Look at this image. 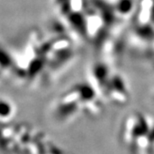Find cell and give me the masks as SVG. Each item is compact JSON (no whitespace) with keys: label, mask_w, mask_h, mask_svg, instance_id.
<instances>
[{"label":"cell","mask_w":154,"mask_h":154,"mask_svg":"<svg viewBox=\"0 0 154 154\" xmlns=\"http://www.w3.org/2000/svg\"><path fill=\"white\" fill-rule=\"evenodd\" d=\"M153 119L140 111H134L125 116L122 122L120 139L130 153H153Z\"/></svg>","instance_id":"obj_2"},{"label":"cell","mask_w":154,"mask_h":154,"mask_svg":"<svg viewBox=\"0 0 154 154\" xmlns=\"http://www.w3.org/2000/svg\"><path fill=\"white\" fill-rule=\"evenodd\" d=\"M103 97L87 82H78L68 88L58 97L54 105V116L58 121L66 122L79 114L99 115L103 110Z\"/></svg>","instance_id":"obj_1"},{"label":"cell","mask_w":154,"mask_h":154,"mask_svg":"<svg viewBox=\"0 0 154 154\" xmlns=\"http://www.w3.org/2000/svg\"><path fill=\"white\" fill-rule=\"evenodd\" d=\"M112 70L103 61L95 62L88 70V82L104 99L105 88L110 80Z\"/></svg>","instance_id":"obj_4"},{"label":"cell","mask_w":154,"mask_h":154,"mask_svg":"<svg viewBox=\"0 0 154 154\" xmlns=\"http://www.w3.org/2000/svg\"><path fill=\"white\" fill-rule=\"evenodd\" d=\"M107 4L117 19H124L135 14L138 0H112V2Z\"/></svg>","instance_id":"obj_5"},{"label":"cell","mask_w":154,"mask_h":154,"mask_svg":"<svg viewBox=\"0 0 154 154\" xmlns=\"http://www.w3.org/2000/svg\"><path fill=\"white\" fill-rule=\"evenodd\" d=\"M130 90L123 75L112 72L105 88L104 99L110 100L116 105H125L130 100Z\"/></svg>","instance_id":"obj_3"},{"label":"cell","mask_w":154,"mask_h":154,"mask_svg":"<svg viewBox=\"0 0 154 154\" xmlns=\"http://www.w3.org/2000/svg\"><path fill=\"white\" fill-rule=\"evenodd\" d=\"M0 108H1L0 116H1V121L3 122V124H5L6 122L8 123L13 117H15L17 108H16L15 104L10 99L2 97Z\"/></svg>","instance_id":"obj_6"}]
</instances>
